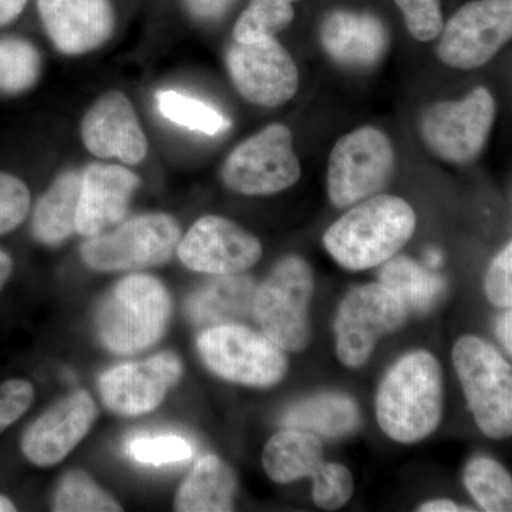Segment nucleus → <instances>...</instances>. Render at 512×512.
<instances>
[{"label": "nucleus", "mask_w": 512, "mask_h": 512, "mask_svg": "<svg viewBox=\"0 0 512 512\" xmlns=\"http://www.w3.org/2000/svg\"><path fill=\"white\" fill-rule=\"evenodd\" d=\"M416 214L394 195H373L357 202L326 231V251L343 268L365 271L393 258L412 238Z\"/></svg>", "instance_id": "nucleus-1"}, {"label": "nucleus", "mask_w": 512, "mask_h": 512, "mask_svg": "<svg viewBox=\"0 0 512 512\" xmlns=\"http://www.w3.org/2000/svg\"><path fill=\"white\" fill-rule=\"evenodd\" d=\"M376 414L380 429L394 441L429 437L443 416V376L436 357L424 350L402 357L380 383Z\"/></svg>", "instance_id": "nucleus-2"}, {"label": "nucleus", "mask_w": 512, "mask_h": 512, "mask_svg": "<svg viewBox=\"0 0 512 512\" xmlns=\"http://www.w3.org/2000/svg\"><path fill=\"white\" fill-rule=\"evenodd\" d=\"M171 316V298L158 279L131 275L121 279L96 311L100 342L116 355H134L163 338Z\"/></svg>", "instance_id": "nucleus-3"}, {"label": "nucleus", "mask_w": 512, "mask_h": 512, "mask_svg": "<svg viewBox=\"0 0 512 512\" xmlns=\"http://www.w3.org/2000/svg\"><path fill=\"white\" fill-rule=\"evenodd\" d=\"M313 295L311 266L288 256L256 288L252 312L262 333L288 352H301L311 342L309 306Z\"/></svg>", "instance_id": "nucleus-4"}, {"label": "nucleus", "mask_w": 512, "mask_h": 512, "mask_svg": "<svg viewBox=\"0 0 512 512\" xmlns=\"http://www.w3.org/2000/svg\"><path fill=\"white\" fill-rule=\"evenodd\" d=\"M453 363L478 427L491 439L511 436V365L490 343L464 336L453 349Z\"/></svg>", "instance_id": "nucleus-5"}, {"label": "nucleus", "mask_w": 512, "mask_h": 512, "mask_svg": "<svg viewBox=\"0 0 512 512\" xmlns=\"http://www.w3.org/2000/svg\"><path fill=\"white\" fill-rule=\"evenodd\" d=\"M197 348L208 369L228 382L271 387L288 372L285 350L264 333L237 323L205 329L198 336Z\"/></svg>", "instance_id": "nucleus-6"}, {"label": "nucleus", "mask_w": 512, "mask_h": 512, "mask_svg": "<svg viewBox=\"0 0 512 512\" xmlns=\"http://www.w3.org/2000/svg\"><path fill=\"white\" fill-rule=\"evenodd\" d=\"M180 241V225L171 215H140L109 234L90 237L83 244L82 258L94 271H133L170 261Z\"/></svg>", "instance_id": "nucleus-7"}, {"label": "nucleus", "mask_w": 512, "mask_h": 512, "mask_svg": "<svg viewBox=\"0 0 512 512\" xmlns=\"http://www.w3.org/2000/svg\"><path fill=\"white\" fill-rule=\"evenodd\" d=\"M406 303L382 284L360 286L340 303L335 320L336 353L343 365L357 369L369 362L377 342L402 328Z\"/></svg>", "instance_id": "nucleus-8"}, {"label": "nucleus", "mask_w": 512, "mask_h": 512, "mask_svg": "<svg viewBox=\"0 0 512 512\" xmlns=\"http://www.w3.org/2000/svg\"><path fill=\"white\" fill-rule=\"evenodd\" d=\"M222 180L244 195H269L298 183L301 163L293 150L291 130L271 124L239 144L222 167Z\"/></svg>", "instance_id": "nucleus-9"}, {"label": "nucleus", "mask_w": 512, "mask_h": 512, "mask_svg": "<svg viewBox=\"0 0 512 512\" xmlns=\"http://www.w3.org/2000/svg\"><path fill=\"white\" fill-rule=\"evenodd\" d=\"M394 168L392 143L383 131L362 127L340 138L329 158L328 191L339 208L373 197Z\"/></svg>", "instance_id": "nucleus-10"}, {"label": "nucleus", "mask_w": 512, "mask_h": 512, "mask_svg": "<svg viewBox=\"0 0 512 512\" xmlns=\"http://www.w3.org/2000/svg\"><path fill=\"white\" fill-rule=\"evenodd\" d=\"M494 121L493 94L478 87L466 99L429 107L421 120V134L441 160L468 164L483 151Z\"/></svg>", "instance_id": "nucleus-11"}, {"label": "nucleus", "mask_w": 512, "mask_h": 512, "mask_svg": "<svg viewBox=\"0 0 512 512\" xmlns=\"http://www.w3.org/2000/svg\"><path fill=\"white\" fill-rule=\"evenodd\" d=\"M437 56L454 69L484 66L512 35V0H474L441 29Z\"/></svg>", "instance_id": "nucleus-12"}, {"label": "nucleus", "mask_w": 512, "mask_h": 512, "mask_svg": "<svg viewBox=\"0 0 512 512\" xmlns=\"http://www.w3.org/2000/svg\"><path fill=\"white\" fill-rule=\"evenodd\" d=\"M227 66L239 94L258 106H282L298 92V66L274 37L235 42L229 47Z\"/></svg>", "instance_id": "nucleus-13"}, {"label": "nucleus", "mask_w": 512, "mask_h": 512, "mask_svg": "<svg viewBox=\"0 0 512 512\" xmlns=\"http://www.w3.org/2000/svg\"><path fill=\"white\" fill-rule=\"evenodd\" d=\"M177 252L192 271L227 275L247 271L259 262L262 245L235 222L208 215L192 225Z\"/></svg>", "instance_id": "nucleus-14"}, {"label": "nucleus", "mask_w": 512, "mask_h": 512, "mask_svg": "<svg viewBox=\"0 0 512 512\" xmlns=\"http://www.w3.org/2000/svg\"><path fill=\"white\" fill-rule=\"evenodd\" d=\"M181 376L180 357L158 353L146 362L126 363L104 373L99 382L101 399L110 412L141 416L157 409Z\"/></svg>", "instance_id": "nucleus-15"}, {"label": "nucleus", "mask_w": 512, "mask_h": 512, "mask_svg": "<svg viewBox=\"0 0 512 512\" xmlns=\"http://www.w3.org/2000/svg\"><path fill=\"white\" fill-rule=\"evenodd\" d=\"M97 414L99 410L89 393L80 390L69 394L23 433V456L37 467L56 466L86 437Z\"/></svg>", "instance_id": "nucleus-16"}, {"label": "nucleus", "mask_w": 512, "mask_h": 512, "mask_svg": "<svg viewBox=\"0 0 512 512\" xmlns=\"http://www.w3.org/2000/svg\"><path fill=\"white\" fill-rule=\"evenodd\" d=\"M82 137L90 153L100 158L117 157L123 163L137 164L147 156L146 134L130 101L120 92L104 94L87 111Z\"/></svg>", "instance_id": "nucleus-17"}, {"label": "nucleus", "mask_w": 512, "mask_h": 512, "mask_svg": "<svg viewBox=\"0 0 512 512\" xmlns=\"http://www.w3.org/2000/svg\"><path fill=\"white\" fill-rule=\"evenodd\" d=\"M47 35L66 55L92 52L113 35L110 0H37Z\"/></svg>", "instance_id": "nucleus-18"}, {"label": "nucleus", "mask_w": 512, "mask_h": 512, "mask_svg": "<svg viewBox=\"0 0 512 512\" xmlns=\"http://www.w3.org/2000/svg\"><path fill=\"white\" fill-rule=\"evenodd\" d=\"M138 187L137 175L120 165H89L82 174L76 231L94 237L120 224Z\"/></svg>", "instance_id": "nucleus-19"}, {"label": "nucleus", "mask_w": 512, "mask_h": 512, "mask_svg": "<svg viewBox=\"0 0 512 512\" xmlns=\"http://www.w3.org/2000/svg\"><path fill=\"white\" fill-rule=\"evenodd\" d=\"M322 45L336 62L369 67L382 59L389 37L379 19L367 13H330L322 26Z\"/></svg>", "instance_id": "nucleus-20"}, {"label": "nucleus", "mask_w": 512, "mask_h": 512, "mask_svg": "<svg viewBox=\"0 0 512 512\" xmlns=\"http://www.w3.org/2000/svg\"><path fill=\"white\" fill-rule=\"evenodd\" d=\"M256 285L248 275H217L192 293L187 315L197 326H220L238 322L252 312Z\"/></svg>", "instance_id": "nucleus-21"}, {"label": "nucleus", "mask_w": 512, "mask_h": 512, "mask_svg": "<svg viewBox=\"0 0 512 512\" xmlns=\"http://www.w3.org/2000/svg\"><path fill=\"white\" fill-rule=\"evenodd\" d=\"M237 478L220 457H202L178 488L174 510L178 512H228L234 510Z\"/></svg>", "instance_id": "nucleus-22"}, {"label": "nucleus", "mask_w": 512, "mask_h": 512, "mask_svg": "<svg viewBox=\"0 0 512 512\" xmlns=\"http://www.w3.org/2000/svg\"><path fill=\"white\" fill-rule=\"evenodd\" d=\"M325 448L316 434L288 429L279 431L266 443L262 464L265 473L278 484L299 478L318 477L325 460Z\"/></svg>", "instance_id": "nucleus-23"}, {"label": "nucleus", "mask_w": 512, "mask_h": 512, "mask_svg": "<svg viewBox=\"0 0 512 512\" xmlns=\"http://www.w3.org/2000/svg\"><path fill=\"white\" fill-rule=\"evenodd\" d=\"M82 174L67 171L37 202L33 215V234L46 245H57L76 232Z\"/></svg>", "instance_id": "nucleus-24"}, {"label": "nucleus", "mask_w": 512, "mask_h": 512, "mask_svg": "<svg viewBox=\"0 0 512 512\" xmlns=\"http://www.w3.org/2000/svg\"><path fill=\"white\" fill-rule=\"evenodd\" d=\"M359 421V409L350 397L330 393L311 397L291 407L282 423L288 429L336 439L355 431Z\"/></svg>", "instance_id": "nucleus-25"}, {"label": "nucleus", "mask_w": 512, "mask_h": 512, "mask_svg": "<svg viewBox=\"0 0 512 512\" xmlns=\"http://www.w3.org/2000/svg\"><path fill=\"white\" fill-rule=\"evenodd\" d=\"M380 284L396 292L407 308L420 313L430 312L447 289L441 276L427 271L406 256L396 255L384 262Z\"/></svg>", "instance_id": "nucleus-26"}, {"label": "nucleus", "mask_w": 512, "mask_h": 512, "mask_svg": "<svg viewBox=\"0 0 512 512\" xmlns=\"http://www.w3.org/2000/svg\"><path fill=\"white\" fill-rule=\"evenodd\" d=\"M464 484L477 504L487 512L512 510L510 473L491 458H473L464 470Z\"/></svg>", "instance_id": "nucleus-27"}, {"label": "nucleus", "mask_w": 512, "mask_h": 512, "mask_svg": "<svg viewBox=\"0 0 512 512\" xmlns=\"http://www.w3.org/2000/svg\"><path fill=\"white\" fill-rule=\"evenodd\" d=\"M53 511L116 512L123 511V508L86 471L74 470L64 474L60 480L53 500Z\"/></svg>", "instance_id": "nucleus-28"}, {"label": "nucleus", "mask_w": 512, "mask_h": 512, "mask_svg": "<svg viewBox=\"0 0 512 512\" xmlns=\"http://www.w3.org/2000/svg\"><path fill=\"white\" fill-rule=\"evenodd\" d=\"M293 2L296 0H251L235 23V42L252 43L282 32L295 16Z\"/></svg>", "instance_id": "nucleus-29"}, {"label": "nucleus", "mask_w": 512, "mask_h": 512, "mask_svg": "<svg viewBox=\"0 0 512 512\" xmlns=\"http://www.w3.org/2000/svg\"><path fill=\"white\" fill-rule=\"evenodd\" d=\"M157 103L165 119L207 136H215L229 127V121L220 111L194 97L167 90L157 94Z\"/></svg>", "instance_id": "nucleus-30"}, {"label": "nucleus", "mask_w": 512, "mask_h": 512, "mask_svg": "<svg viewBox=\"0 0 512 512\" xmlns=\"http://www.w3.org/2000/svg\"><path fill=\"white\" fill-rule=\"evenodd\" d=\"M40 56L29 42L15 37L0 39V90L20 93L39 79Z\"/></svg>", "instance_id": "nucleus-31"}, {"label": "nucleus", "mask_w": 512, "mask_h": 512, "mask_svg": "<svg viewBox=\"0 0 512 512\" xmlns=\"http://www.w3.org/2000/svg\"><path fill=\"white\" fill-rule=\"evenodd\" d=\"M355 488L348 467L338 463H325L318 477L313 478V501L323 510H339L348 503Z\"/></svg>", "instance_id": "nucleus-32"}, {"label": "nucleus", "mask_w": 512, "mask_h": 512, "mask_svg": "<svg viewBox=\"0 0 512 512\" xmlns=\"http://www.w3.org/2000/svg\"><path fill=\"white\" fill-rule=\"evenodd\" d=\"M130 456L140 463L161 464L178 463L192 456V448L188 441L177 436L138 437L128 446Z\"/></svg>", "instance_id": "nucleus-33"}, {"label": "nucleus", "mask_w": 512, "mask_h": 512, "mask_svg": "<svg viewBox=\"0 0 512 512\" xmlns=\"http://www.w3.org/2000/svg\"><path fill=\"white\" fill-rule=\"evenodd\" d=\"M403 12L407 29L420 42L436 39L443 29L439 0H394Z\"/></svg>", "instance_id": "nucleus-34"}, {"label": "nucleus", "mask_w": 512, "mask_h": 512, "mask_svg": "<svg viewBox=\"0 0 512 512\" xmlns=\"http://www.w3.org/2000/svg\"><path fill=\"white\" fill-rule=\"evenodd\" d=\"M29 208L30 192L26 184L13 175L0 173V235L19 227Z\"/></svg>", "instance_id": "nucleus-35"}, {"label": "nucleus", "mask_w": 512, "mask_h": 512, "mask_svg": "<svg viewBox=\"0 0 512 512\" xmlns=\"http://www.w3.org/2000/svg\"><path fill=\"white\" fill-rule=\"evenodd\" d=\"M33 400L35 389L28 380L12 379L0 384V433L28 412Z\"/></svg>", "instance_id": "nucleus-36"}, {"label": "nucleus", "mask_w": 512, "mask_h": 512, "mask_svg": "<svg viewBox=\"0 0 512 512\" xmlns=\"http://www.w3.org/2000/svg\"><path fill=\"white\" fill-rule=\"evenodd\" d=\"M485 293L495 306L511 308L512 305V245L494 259L485 276Z\"/></svg>", "instance_id": "nucleus-37"}, {"label": "nucleus", "mask_w": 512, "mask_h": 512, "mask_svg": "<svg viewBox=\"0 0 512 512\" xmlns=\"http://www.w3.org/2000/svg\"><path fill=\"white\" fill-rule=\"evenodd\" d=\"M195 18L214 20L221 18L237 0H185Z\"/></svg>", "instance_id": "nucleus-38"}, {"label": "nucleus", "mask_w": 512, "mask_h": 512, "mask_svg": "<svg viewBox=\"0 0 512 512\" xmlns=\"http://www.w3.org/2000/svg\"><path fill=\"white\" fill-rule=\"evenodd\" d=\"M28 0H0V26L9 25L25 9Z\"/></svg>", "instance_id": "nucleus-39"}, {"label": "nucleus", "mask_w": 512, "mask_h": 512, "mask_svg": "<svg viewBox=\"0 0 512 512\" xmlns=\"http://www.w3.org/2000/svg\"><path fill=\"white\" fill-rule=\"evenodd\" d=\"M512 315L511 311L504 313L498 320L497 333L501 343H503L504 349L507 350L508 355L512 353Z\"/></svg>", "instance_id": "nucleus-40"}, {"label": "nucleus", "mask_w": 512, "mask_h": 512, "mask_svg": "<svg viewBox=\"0 0 512 512\" xmlns=\"http://www.w3.org/2000/svg\"><path fill=\"white\" fill-rule=\"evenodd\" d=\"M420 512H463V511H473L471 508L461 507V505H457L450 500H434L430 501V503H426L421 505L419 508Z\"/></svg>", "instance_id": "nucleus-41"}, {"label": "nucleus", "mask_w": 512, "mask_h": 512, "mask_svg": "<svg viewBox=\"0 0 512 512\" xmlns=\"http://www.w3.org/2000/svg\"><path fill=\"white\" fill-rule=\"evenodd\" d=\"M13 272L12 258L6 252L0 251V291L8 284Z\"/></svg>", "instance_id": "nucleus-42"}, {"label": "nucleus", "mask_w": 512, "mask_h": 512, "mask_svg": "<svg viewBox=\"0 0 512 512\" xmlns=\"http://www.w3.org/2000/svg\"><path fill=\"white\" fill-rule=\"evenodd\" d=\"M426 262L430 268H439L441 262H443V254L439 249H429L426 254Z\"/></svg>", "instance_id": "nucleus-43"}, {"label": "nucleus", "mask_w": 512, "mask_h": 512, "mask_svg": "<svg viewBox=\"0 0 512 512\" xmlns=\"http://www.w3.org/2000/svg\"><path fill=\"white\" fill-rule=\"evenodd\" d=\"M16 511L15 504L9 500L5 495H0V512H12Z\"/></svg>", "instance_id": "nucleus-44"}]
</instances>
